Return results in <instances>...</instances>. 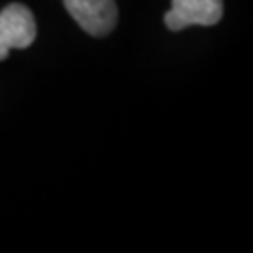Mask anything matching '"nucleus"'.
I'll use <instances>...</instances> for the list:
<instances>
[{"label":"nucleus","mask_w":253,"mask_h":253,"mask_svg":"<svg viewBox=\"0 0 253 253\" xmlns=\"http://www.w3.org/2000/svg\"><path fill=\"white\" fill-rule=\"evenodd\" d=\"M36 19L25 4H9L0 11V60L11 49H27L36 40Z\"/></svg>","instance_id":"nucleus-1"},{"label":"nucleus","mask_w":253,"mask_h":253,"mask_svg":"<svg viewBox=\"0 0 253 253\" xmlns=\"http://www.w3.org/2000/svg\"><path fill=\"white\" fill-rule=\"evenodd\" d=\"M64 6L90 36H107L117 27L118 8L115 0H64Z\"/></svg>","instance_id":"nucleus-2"},{"label":"nucleus","mask_w":253,"mask_h":253,"mask_svg":"<svg viewBox=\"0 0 253 253\" xmlns=\"http://www.w3.org/2000/svg\"><path fill=\"white\" fill-rule=\"evenodd\" d=\"M223 15L221 0H172L171 9L165 13V25L172 32H178L193 25L212 27Z\"/></svg>","instance_id":"nucleus-3"}]
</instances>
